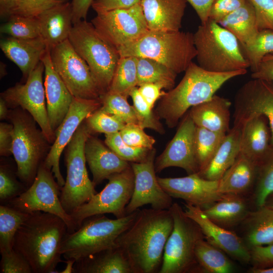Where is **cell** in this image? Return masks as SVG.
Masks as SVG:
<instances>
[{
  "mask_svg": "<svg viewBox=\"0 0 273 273\" xmlns=\"http://www.w3.org/2000/svg\"><path fill=\"white\" fill-rule=\"evenodd\" d=\"M218 23L234 34L242 45L251 43L259 32L255 9L250 0Z\"/></svg>",
  "mask_w": 273,
  "mask_h": 273,
  "instance_id": "34",
  "label": "cell"
},
{
  "mask_svg": "<svg viewBox=\"0 0 273 273\" xmlns=\"http://www.w3.org/2000/svg\"><path fill=\"white\" fill-rule=\"evenodd\" d=\"M241 124L240 153L257 164L271 145L268 120L265 116L259 115Z\"/></svg>",
  "mask_w": 273,
  "mask_h": 273,
  "instance_id": "27",
  "label": "cell"
},
{
  "mask_svg": "<svg viewBox=\"0 0 273 273\" xmlns=\"http://www.w3.org/2000/svg\"><path fill=\"white\" fill-rule=\"evenodd\" d=\"M36 17L40 37L49 50L68 39L73 26L71 2L58 5Z\"/></svg>",
  "mask_w": 273,
  "mask_h": 273,
  "instance_id": "25",
  "label": "cell"
},
{
  "mask_svg": "<svg viewBox=\"0 0 273 273\" xmlns=\"http://www.w3.org/2000/svg\"><path fill=\"white\" fill-rule=\"evenodd\" d=\"M248 0H214L208 19L218 23L224 17L243 6Z\"/></svg>",
  "mask_w": 273,
  "mask_h": 273,
  "instance_id": "53",
  "label": "cell"
},
{
  "mask_svg": "<svg viewBox=\"0 0 273 273\" xmlns=\"http://www.w3.org/2000/svg\"><path fill=\"white\" fill-rule=\"evenodd\" d=\"M241 47L252 72H255L264 56L273 55V31L269 29L259 30L251 43L241 44Z\"/></svg>",
  "mask_w": 273,
  "mask_h": 273,
  "instance_id": "41",
  "label": "cell"
},
{
  "mask_svg": "<svg viewBox=\"0 0 273 273\" xmlns=\"http://www.w3.org/2000/svg\"><path fill=\"white\" fill-rule=\"evenodd\" d=\"M173 228V219L169 209L139 210L132 224L116 241L134 273H154L160 270Z\"/></svg>",
  "mask_w": 273,
  "mask_h": 273,
  "instance_id": "1",
  "label": "cell"
},
{
  "mask_svg": "<svg viewBox=\"0 0 273 273\" xmlns=\"http://www.w3.org/2000/svg\"><path fill=\"white\" fill-rule=\"evenodd\" d=\"M55 178L52 170L41 163L31 185L6 205L26 213L42 211L57 215L65 222L67 233H71L77 229L71 216L62 206L61 188Z\"/></svg>",
  "mask_w": 273,
  "mask_h": 273,
  "instance_id": "12",
  "label": "cell"
},
{
  "mask_svg": "<svg viewBox=\"0 0 273 273\" xmlns=\"http://www.w3.org/2000/svg\"><path fill=\"white\" fill-rule=\"evenodd\" d=\"M68 40L87 64L103 94L107 92L120 58L117 48L85 20L73 24Z\"/></svg>",
  "mask_w": 273,
  "mask_h": 273,
  "instance_id": "7",
  "label": "cell"
},
{
  "mask_svg": "<svg viewBox=\"0 0 273 273\" xmlns=\"http://www.w3.org/2000/svg\"><path fill=\"white\" fill-rule=\"evenodd\" d=\"M241 224L243 239L249 249L273 243V208L263 205L249 211Z\"/></svg>",
  "mask_w": 273,
  "mask_h": 273,
  "instance_id": "33",
  "label": "cell"
},
{
  "mask_svg": "<svg viewBox=\"0 0 273 273\" xmlns=\"http://www.w3.org/2000/svg\"><path fill=\"white\" fill-rule=\"evenodd\" d=\"M196 11L201 24L205 23L208 19L209 12L214 0H186Z\"/></svg>",
  "mask_w": 273,
  "mask_h": 273,
  "instance_id": "59",
  "label": "cell"
},
{
  "mask_svg": "<svg viewBox=\"0 0 273 273\" xmlns=\"http://www.w3.org/2000/svg\"><path fill=\"white\" fill-rule=\"evenodd\" d=\"M84 151L95 186L110 175L131 167L128 161L121 158L100 140L90 134L86 141Z\"/></svg>",
  "mask_w": 273,
  "mask_h": 273,
  "instance_id": "24",
  "label": "cell"
},
{
  "mask_svg": "<svg viewBox=\"0 0 273 273\" xmlns=\"http://www.w3.org/2000/svg\"><path fill=\"white\" fill-rule=\"evenodd\" d=\"M68 232L64 221L55 214L35 211L28 215L18 230L13 248L28 261L33 273L60 272L62 242Z\"/></svg>",
  "mask_w": 273,
  "mask_h": 273,
  "instance_id": "2",
  "label": "cell"
},
{
  "mask_svg": "<svg viewBox=\"0 0 273 273\" xmlns=\"http://www.w3.org/2000/svg\"><path fill=\"white\" fill-rule=\"evenodd\" d=\"M105 144L121 158L130 162L145 160L151 150L127 145L123 141L119 132L105 134Z\"/></svg>",
  "mask_w": 273,
  "mask_h": 273,
  "instance_id": "44",
  "label": "cell"
},
{
  "mask_svg": "<svg viewBox=\"0 0 273 273\" xmlns=\"http://www.w3.org/2000/svg\"><path fill=\"white\" fill-rule=\"evenodd\" d=\"M69 0H18L12 15L36 17L40 14Z\"/></svg>",
  "mask_w": 273,
  "mask_h": 273,
  "instance_id": "49",
  "label": "cell"
},
{
  "mask_svg": "<svg viewBox=\"0 0 273 273\" xmlns=\"http://www.w3.org/2000/svg\"><path fill=\"white\" fill-rule=\"evenodd\" d=\"M196 127L195 124L187 113L173 139L156 159L155 162L156 172H160L169 167L181 168L188 174L199 172L195 153Z\"/></svg>",
  "mask_w": 273,
  "mask_h": 273,
  "instance_id": "19",
  "label": "cell"
},
{
  "mask_svg": "<svg viewBox=\"0 0 273 273\" xmlns=\"http://www.w3.org/2000/svg\"><path fill=\"white\" fill-rule=\"evenodd\" d=\"M13 124L2 122L0 124V154L8 156L12 154Z\"/></svg>",
  "mask_w": 273,
  "mask_h": 273,
  "instance_id": "55",
  "label": "cell"
},
{
  "mask_svg": "<svg viewBox=\"0 0 273 273\" xmlns=\"http://www.w3.org/2000/svg\"><path fill=\"white\" fill-rule=\"evenodd\" d=\"M141 0H95L92 6L98 13L117 9L128 8L140 3Z\"/></svg>",
  "mask_w": 273,
  "mask_h": 273,
  "instance_id": "54",
  "label": "cell"
},
{
  "mask_svg": "<svg viewBox=\"0 0 273 273\" xmlns=\"http://www.w3.org/2000/svg\"><path fill=\"white\" fill-rule=\"evenodd\" d=\"M241 127L238 124L230 129L208 165L197 173L200 176L211 180L221 178L240 152Z\"/></svg>",
  "mask_w": 273,
  "mask_h": 273,
  "instance_id": "32",
  "label": "cell"
},
{
  "mask_svg": "<svg viewBox=\"0 0 273 273\" xmlns=\"http://www.w3.org/2000/svg\"><path fill=\"white\" fill-rule=\"evenodd\" d=\"M185 206L186 214L197 223L208 242L220 248L233 259L243 264L250 263L249 248L243 238L212 221L201 208L187 203Z\"/></svg>",
  "mask_w": 273,
  "mask_h": 273,
  "instance_id": "21",
  "label": "cell"
},
{
  "mask_svg": "<svg viewBox=\"0 0 273 273\" xmlns=\"http://www.w3.org/2000/svg\"><path fill=\"white\" fill-rule=\"evenodd\" d=\"M66 262V266L65 268L62 270L61 271H60L61 273H73V267L75 260L74 259H67Z\"/></svg>",
  "mask_w": 273,
  "mask_h": 273,
  "instance_id": "62",
  "label": "cell"
},
{
  "mask_svg": "<svg viewBox=\"0 0 273 273\" xmlns=\"http://www.w3.org/2000/svg\"><path fill=\"white\" fill-rule=\"evenodd\" d=\"M101 106L100 99H85L73 97L67 115L55 132V141L43 163L52 170L61 189L65 181L60 169L61 154L83 121Z\"/></svg>",
  "mask_w": 273,
  "mask_h": 273,
  "instance_id": "17",
  "label": "cell"
},
{
  "mask_svg": "<svg viewBox=\"0 0 273 273\" xmlns=\"http://www.w3.org/2000/svg\"><path fill=\"white\" fill-rule=\"evenodd\" d=\"M44 66V86L50 123L55 132L67 115L73 96L55 69L48 49L41 58Z\"/></svg>",
  "mask_w": 273,
  "mask_h": 273,
  "instance_id": "22",
  "label": "cell"
},
{
  "mask_svg": "<svg viewBox=\"0 0 273 273\" xmlns=\"http://www.w3.org/2000/svg\"><path fill=\"white\" fill-rule=\"evenodd\" d=\"M252 79L273 81V55L264 56L257 70L252 72Z\"/></svg>",
  "mask_w": 273,
  "mask_h": 273,
  "instance_id": "56",
  "label": "cell"
},
{
  "mask_svg": "<svg viewBox=\"0 0 273 273\" xmlns=\"http://www.w3.org/2000/svg\"><path fill=\"white\" fill-rule=\"evenodd\" d=\"M53 65L75 98L100 99L104 94L85 61L68 39L50 50Z\"/></svg>",
  "mask_w": 273,
  "mask_h": 273,
  "instance_id": "13",
  "label": "cell"
},
{
  "mask_svg": "<svg viewBox=\"0 0 273 273\" xmlns=\"http://www.w3.org/2000/svg\"><path fill=\"white\" fill-rule=\"evenodd\" d=\"M264 205L273 208V193L268 196Z\"/></svg>",
  "mask_w": 273,
  "mask_h": 273,
  "instance_id": "64",
  "label": "cell"
},
{
  "mask_svg": "<svg viewBox=\"0 0 273 273\" xmlns=\"http://www.w3.org/2000/svg\"><path fill=\"white\" fill-rule=\"evenodd\" d=\"M249 271L251 273H273V267L266 269H255L251 268Z\"/></svg>",
  "mask_w": 273,
  "mask_h": 273,
  "instance_id": "63",
  "label": "cell"
},
{
  "mask_svg": "<svg viewBox=\"0 0 273 273\" xmlns=\"http://www.w3.org/2000/svg\"><path fill=\"white\" fill-rule=\"evenodd\" d=\"M0 263L2 273H33L28 261L13 249L1 253Z\"/></svg>",
  "mask_w": 273,
  "mask_h": 273,
  "instance_id": "50",
  "label": "cell"
},
{
  "mask_svg": "<svg viewBox=\"0 0 273 273\" xmlns=\"http://www.w3.org/2000/svg\"><path fill=\"white\" fill-rule=\"evenodd\" d=\"M268 120L273 145V81L252 79L237 91L234 99V125L256 115Z\"/></svg>",
  "mask_w": 273,
  "mask_h": 273,
  "instance_id": "18",
  "label": "cell"
},
{
  "mask_svg": "<svg viewBox=\"0 0 273 273\" xmlns=\"http://www.w3.org/2000/svg\"><path fill=\"white\" fill-rule=\"evenodd\" d=\"M18 0H0L1 17H10L16 7Z\"/></svg>",
  "mask_w": 273,
  "mask_h": 273,
  "instance_id": "60",
  "label": "cell"
},
{
  "mask_svg": "<svg viewBox=\"0 0 273 273\" xmlns=\"http://www.w3.org/2000/svg\"><path fill=\"white\" fill-rule=\"evenodd\" d=\"M129 96L132 99L139 125L144 129L150 128L160 133H163L164 130L158 117L155 115L152 111L153 108L143 97L138 88L134 87L130 92Z\"/></svg>",
  "mask_w": 273,
  "mask_h": 273,
  "instance_id": "46",
  "label": "cell"
},
{
  "mask_svg": "<svg viewBox=\"0 0 273 273\" xmlns=\"http://www.w3.org/2000/svg\"><path fill=\"white\" fill-rule=\"evenodd\" d=\"M186 0H141L149 30L176 31L181 27Z\"/></svg>",
  "mask_w": 273,
  "mask_h": 273,
  "instance_id": "23",
  "label": "cell"
},
{
  "mask_svg": "<svg viewBox=\"0 0 273 273\" xmlns=\"http://www.w3.org/2000/svg\"><path fill=\"white\" fill-rule=\"evenodd\" d=\"M127 99L121 94L108 91L100 98L102 102L100 108L120 118L126 124H138L135 110L128 103Z\"/></svg>",
  "mask_w": 273,
  "mask_h": 273,
  "instance_id": "43",
  "label": "cell"
},
{
  "mask_svg": "<svg viewBox=\"0 0 273 273\" xmlns=\"http://www.w3.org/2000/svg\"><path fill=\"white\" fill-rule=\"evenodd\" d=\"M10 118L13 125L11 152L17 164V175L28 188L43 162L48 141L36 128L34 120L25 113L14 112Z\"/></svg>",
  "mask_w": 273,
  "mask_h": 273,
  "instance_id": "10",
  "label": "cell"
},
{
  "mask_svg": "<svg viewBox=\"0 0 273 273\" xmlns=\"http://www.w3.org/2000/svg\"><path fill=\"white\" fill-rule=\"evenodd\" d=\"M273 193V145L257 164V173L252 192L255 208L264 205L268 196Z\"/></svg>",
  "mask_w": 273,
  "mask_h": 273,
  "instance_id": "38",
  "label": "cell"
},
{
  "mask_svg": "<svg viewBox=\"0 0 273 273\" xmlns=\"http://www.w3.org/2000/svg\"><path fill=\"white\" fill-rule=\"evenodd\" d=\"M27 188L19 183L12 174V172L6 167L1 166L0 168V202L6 205L13 199L20 196Z\"/></svg>",
  "mask_w": 273,
  "mask_h": 273,
  "instance_id": "47",
  "label": "cell"
},
{
  "mask_svg": "<svg viewBox=\"0 0 273 273\" xmlns=\"http://www.w3.org/2000/svg\"><path fill=\"white\" fill-rule=\"evenodd\" d=\"M119 133L124 142L132 147L151 150L155 143V140L138 124H126Z\"/></svg>",
  "mask_w": 273,
  "mask_h": 273,
  "instance_id": "48",
  "label": "cell"
},
{
  "mask_svg": "<svg viewBox=\"0 0 273 273\" xmlns=\"http://www.w3.org/2000/svg\"><path fill=\"white\" fill-rule=\"evenodd\" d=\"M139 209L119 218L99 214L84 219L74 232L67 233L60 252L65 259L75 261L117 246L116 240L133 222Z\"/></svg>",
  "mask_w": 273,
  "mask_h": 273,
  "instance_id": "5",
  "label": "cell"
},
{
  "mask_svg": "<svg viewBox=\"0 0 273 273\" xmlns=\"http://www.w3.org/2000/svg\"><path fill=\"white\" fill-rule=\"evenodd\" d=\"M255 11L259 31L269 29L273 31V0H250Z\"/></svg>",
  "mask_w": 273,
  "mask_h": 273,
  "instance_id": "51",
  "label": "cell"
},
{
  "mask_svg": "<svg viewBox=\"0 0 273 273\" xmlns=\"http://www.w3.org/2000/svg\"><path fill=\"white\" fill-rule=\"evenodd\" d=\"M28 213H24L7 205H0V252H9L13 248L15 235Z\"/></svg>",
  "mask_w": 273,
  "mask_h": 273,
  "instance_id": "40",
  "label": "cell"
},
{
  "mask_svg": "<svg viewBox=\"0 0 273 273\" xmlns=\"http://www.w3.org/2000/svg\"><path fill=\"white\" fill-rule=\"evenodd\" d=\"M0 48L26 78L48 49L41 37L21 39L10 36L1 40Z\"/></svg>",
  "mask_w": 273,
  "mask_h": 273,
  "instance_id": "26",
  "label": "cell"
},
{
  "mask_svg": "<svg viewBox=\"0 0 273 273\" xmlns=\"http://www.w3.org/2000/svg\"><path fill=\"white\" fill-rule=\"evenodd\" d=\"M92 23L116 48L138 39L149 30L140 3L98 13Z\"/></svg>",
  "mask_w": 273,
  "mask_h": 273,
  "instance_id": "15",
  "label": "cell"
},
{
  "mask_svg": "<svg viewBox=\"0 0 273 273\" xmlns=\"http://www.w3.org/2000/svg\"><path fill=\"white\" fill-rule=\"evenodd\" d=\"M44 66L41 61L29 74L24 84H17L1 94L9 106L27 110L40 127L49 143H54L55 133L51 128L45 102L42 75Z\"/></svg>",
  "mask_w": 273,
  "mask_h": 273,
  "instance_id": "14",
  "label": "cell"
},
{
  "mask_svg": "<svg viewBox=\"0 0 273 273\" xmlns=\"http://www.w3.org/2000/svg\"><path fill=\"white\" fill-rule=\"evenodd\" d=\"M137 84V57H120L108 91L128 98Z\"/></svg>",
  "mask_w": 273,
  "mask_h": 273,
  "instance_id": "39",
  "label": "cell"
},
{
  "mask_svg": "<svg viewBox=\"0 0 273 273\" xmlns=\"http://www.w3.org/2000/svg\"><path fill=\"white\" fill-rule=\"evenodd\" d=\"M1 25V33L21 39L40 37L39 22L37 17L13 15Z\"/></svg>",
  "mask_w": 273,
  "mask_h": 273,
  "instance_id": "42",
  "label": "cell"
},
{
  "mask_svg": "<svg viewBox=\"0 0 273 273\" xmlns=\"http://www.w3.org/2000/svg\"><path fill=\"white\" fill-rule=\"evenodd\" d=\"M194 35L198 65L208 71L227 72L247 70L249 64L241 44L231 32L208 19Z\"/></svg>",
  "mask_w": 273,
  "mask_h": 273,
  "instance_id": "6",
  "label": "cell"
},
{
  "mask_svg": "<svg viewBox=\"0 0 273 273\" xmlns=\"http://www.w3.org/2000/svg\"><path fill=\"white\" fill-rule=\"evenodd\" d=\"M246 73L247 70L208 71L192 62L178 85L161 97L156 110L157 117L165 119L167 126L173 128L189 108L211 98L229 80Z\"/></svg>",
  "mask_w": 273,
  "mask_h": 273,
  "instance_id": "3",
  "label": "cell"
},
{
  "mask_svg": "<svg viewBox=\"0 0 273 273\" xmlns=\"http://www.w3.org/2000/svg\"><path fill=\"white\" fill-rule=\"evenodd\" d=\"M95 0H72L73 23L85 20L89 8Z\"/></svg>",
  "mask_w": 273,
  "mask_h": 273,
  "instance_id": "58",
  "label": "cell"
},
{
  "mask_svg": "<svg viewBox=\"0 0 273 273\" xmlns=\"http://www.w3.org/2000/svg\"><path fill=\"white\" fill-rule=\"evenodd\" d=\"M205 239L199 240L195 254L201 270L209 273H231L235 266L229 256L222 250Z\"/></svg>",
  "mask_w": 273,
  "mask_h": 273,
  "instance_id": "35",
  "label": "cell"
},
{
  "mask_svg": "<svg viewBox=\"0 0 273 273\" xmlns=\"http://www.w3.org/2000/svg\"><path fill=\"white\" fill-rule=\"evenodd\" d=\"M162 89L160 86L155 83H145L138 88L140 94L152 108L156 101L165 94Z\"/></svg>",
  "mask_w": 273,
  "mask_h": 273,
  "instance_id": "57",
  "label": "cell"
},
{
  "mask_svg": "<svg viewBox=\"0 0 273 273\" xmlns=\"http://www.w3.org/2000/svg\"><path fill=\"white\" fill-rule=\"evenodd\" d=\"M90 134L85 122H82L67 145L65 155L67 176L61 190L60 200L69 214L88 202L97 192L86 168L85 144Z\"/></svg>",
  "mask_w": 273,
  "mask_h": 273,
  "instance_id": "9",
  "label": "cell"
},
{
  "mask_svg": "<svg viewBox=\"0 0 273 273\" xmlns=\"http://www.w3.org/2000/svg\"><path fill=\"white\" fill-rule=\"evenodd\" d=\"M120 57L155 60L178 74L196 58L194 35L189 32L148 30L138 39L117 48Z\"/></svg>",
  "mask_w": 273,
  "mask_h": 273,
  "instance_id": "4",
  "label": "cell"
},
{
  "mask_svg": "<svg viewBox=\"0 0 273 273\" xmlns=\"http://www.w3.org/2000/svg\"><path fill=\"white\" fill-rule=\"evenodd\" d=\"M202 210L210 220L228 230L241 224L250 211L244 196L232 193L222 194L219 200Z\"/></svg>",
  "mask_w": 273,
  "mask_h": 273,
  "instance_id": "30",
  "label": "cell"
},
{
  "mask_svg": "<svg viewBox=\"0 0 273 273\" xmlns=\"http://www.w3.org/2000/svg\"><path fill=\"white\" fill-rule=\"evenodd\" d=\"M7 106L5 101L1 98L0 100V118L1 120L6 118L9 115Z\"/></svg>",
  "mask_w": 273,
  "mask_h": 273,
  "instance_id": "61",
  "label": "cell"
},
{
  "mask_svg": "<svg viewBox=\"0 0 273 273\" xmlns=\"http://www.w3.org/2000/svg\"><path fill=\"white\" fill-rule=\"evenodd\" d=\"M169 210L173 219V228L165 246L159 272L201 271L195 254L198 242L205 239L201 229L178 203H173Z\"/></svg>",
  "mask_w": 273,
  "mask_h": 273,
  "instance_id": "8",
  "label": "cell"
},
{
  "mask_svg": "<svg viewBox=\"0 0 273 273\" xmlns=\"http://www.w3.org/2000/svg\"><path fill=\"white\" fill-rule=\"evenodd\" d=\"M250 263L252 268L266 269L273 267V243L250 248Z\"/></svg>",
  "mask_w": 273,
  "mask_h": 273,
  "instance_id": "52",
  "label": "cell"
},
{
  "mask_svg": "<svg viewBox=\"0 0 273 273\" xmlns=\"http://www.w3.org/2000/svg\"><path fill=\"white\" fill-rule=\"evenodd\" d=\"M151 149L147 158L141 162H131L134 175V186L131 199L126 206V214L131 213L146 204L157 210L169 209L172 198L161 187L156 176L155 156Z\"/></svg>",
  "mask_w": 273,
  "mask_h": 273,
  "instance_id": "16",
  "label": "cell"
},
{
  "mask_svg": "<svg viewBox=\"0 0 273 273\" xmlns=\"http://www.w3.org/2000/svg\"><path fill=\"white\" fill-rule=\"evenodd\" d=\"M85 120L90 132L105 134L119 132L126 124L120 118L108 113L100 108L90 114Z\"/></svg>",
  "mask_w": 273,
  "mask_h": 273,
  "instance_id": "45",
  "label": "cell"
},
{
  "mask_svg": "<svg viewBox=\"0 0 273 273\" xmlns=\"http://www.w3.org/2000/svg\"><path fill=\"white\" fill-rule=\"evenodd\" d=\"M231 106L229 100L214 95L188 113L196 126L226 134L230 130Z\"/></svg>",
  "mask_w": 273,
  "mask_h": 273,
  "instance_id": "28",
  "label": "cell"
},
{
  "mask_svg": "<svg viewBox=\"0 0 273 273\" xmlns=\"http://www.w3.org/2000/svg\"><path fill=\"white\" fill-rule=\"evenodd\" d=\"M163 189L172 198L181 199L187 203L206 208L219 200V180L204 178L197 173L181 177H157Z\"/></svg>",
  "mask_w": 273,
  "mask_h": 273,
  "instance_id": "20",
  "label": "cell"
},
{
  "mask_svg": "<svg viewBox=\"0 0 273 273\" xmlns=\"http://www.w3.org/2000/svg\"><path fill=\"white\" fill-rule=\"evenodd\" d=\"M107 179L108 183L100 193L70 213L77 229L84 219L92 216L111 213L119 218L127 215L125 209L134 186L131 167L110 175Z\"/></svg>",
  "mask_w": 273,
  "mask_h": 273,
  "instance_id": "11",
  "label": "cell"
},
{
  "mask_svg": "<svg viewBox=\"0 0 273 273\" xmlns=\"http://www.w3.org/2000/svg\"><path fill=\"white\" fill-rule=\"evenodd\" d=\"M177 74L165 65L152 59L137 57V86L155 83L162 88L171 89Z\"/></svg>",
  "mask_w": 273,
  "mask_h": 273,
  "instance_id": "36",
  "label": "cell"
},
{
  "mask_svg": "<svg viewBox=\"0 0 273 273\" xmlns=\"http://www.w3.org/2000/svg\"><path fill=\"white\" fill-rule=\"evenodd\" d=\"M73 273H134L118 247L108 248L75 261Z\"/></svg>",
  "mask_w": 273,
  "mask_h": 273,
  "instance_id": "31",
  "label": "cell"
},
{
  "mask_svg": "<svg viewBox=\"0 0 273 273\" xmlns=\"http://www.w3.org/2000/svg\"><path fill=\"white\" fill-rule=\"evenodd\" d=\"M226 134L197 126L195 133V153L199 172L209 164Z\"/></svg>",
  "mask_w": 273,
  "mask_h": 273,
  "instance_id": "37",
  "label": "cell"
},
{
  "mask_svg": "<svg viewBox=\"0 0 273 273\" xmlns=\"http://www.w3.org/2000/svg\"><path fill=\"white\" fill-rule=\"evenodd\" d=\"M257 164L240 152L232 166L219 180L221 194L244 196L252 192L255 184Z\"/></svg>",
  "mask_w": 273,
  "mask_h": 273,
  "instance_id": "29",
  "label": "cell"
}]
</instances>
